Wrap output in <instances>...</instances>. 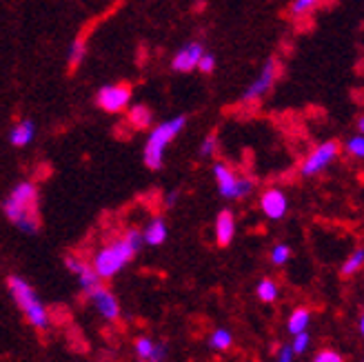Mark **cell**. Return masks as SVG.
<instances>
[{
  "label": "cell",
  "mask_w": 364,
  "mask_h": 362,
  "mask_svg": "<svg viewBox=\"0 0 364 362\" xmlns=\"http://www.w3.org/2000/svg\"><path fill=\"white\" fill-rule=\"evenodd\" d=\"M142 247H144L142 231L140 229H127L124 236L100 247L96 251L94 260H91V265H94L100 280H109V278L118 276L124 269V265H129Z\"/></svg>",
  "instance_id": "cell-1"
},
{
  "label": "cell",
  "mask_w": 364,
  "mask_h": 362,
  "mask_svg": "<svg viewBox=\"0 0 364 362\" xmlns=\"http://www.w3.org/2000/svg\"><path fill=\"white\" fill-rule=\"evenodd\" d=\"M3 213L23 233H38L41 215H38V187L29 180L18 183L3 203Z\"/></svg>",
  "instance_id": "cell-2"
},
{
  "label": "cell",
  "mask_w": 364,
  "mask_h": 362,
  "mask_svg": "<svg viewBox=\"0 0 364 362\" xmlns=\"http://www.w3.org/2000/svg\"><path fill=\"white\" fill-rule=\"evenodd\" d=\"M185 124H187V116H173V118L154 127L147 136V142H144V149H142L144 167L151 169V171L162 169V165H165L167 147L176 140V136L185 129Z\"/></svg>",
  "instance_id": "cell-3"
},
{
  "label": "cell",
  "mask_w": 364,
  "mask_h": 362,
  "mask_svg": "<svg viewBox=\"0 0 364 362\" xmlns=\"http://www.w3.org/2000/svg\"><path fill=\"white\" fill-rule=\"evenodd\" d=\"M7 287H9V294H11L14 302L18 304V309L25 314V318L31 327L33 329H47L49 327V312H47V307L41 302L36 289L21 276H9Z\"/></svg>",
  "instance_id": "cell-4"
},
{
  "label": "cell",
  "mask_w": 364,
  "mask_h": 362,
  "mask_svg": "<svg viewBox=\"0 0 364 362\" xmlns=\"http://www.w3.org/2000/svg\"><path fill=\"white\" fill-rule=\"evenodd\" d=\"M213 178L218 191H220L223 198L227 201H242V198L251 196L253 189H256V183L247 176H238L229 165L225 162H215L213 165Z\"/></svg>",
  "instance_id": "cell-5"
},
{
  "label": "cell",
  "mask_w": 364,
  "mask_h": 362,
  "mask_svg": "<svg viewBox=\"0 0 364 362\" xmlns=\"http://www.w3.org/2000/svg\"><path fill=\"white\" fill-rule=\"evenodd\" d=\"M340 154V144L336 140H326V142H320L318 147H314L311 151L306 154V158L302 160L300 165V174L304 178H314L318 174H322L324 169H329L336 158Z\"/></svg>",
  "instance_id": "cell-6"
},
{
  "label": "cell",
  "mask_w": 364,
  "mask_h": 362,
  "mask_svg": "<svg viewBox=\"0 0 364 362\" xmlns=\"http://www.w3.org/2000/svg\"><path fill=\"white\" fill-rule=\"evenodd\" d=\"M132 102V87L124 82L105 85L96 94V105L107 114H120Z\"/></svg>",
  "instance_id": "cell-7"
},
{
  "label": "cell",
  "mask_w": 364,
  "mask_h": 362,
  "mask_svg": "<svg viewBox=\"0 0 364 362\" xmlns=\"http://www.w3.org/2000/svg\"><path fill=\"white\" fill-rule=\"evenodd\" d=\"M276 78H278V60H276V58H269V60L262 65L258 78L245 89V94H242L240 100H242V102H256V100H260L262 96L269 94V89L273 87Z\"/></svg>",
  "instance_id": "cell-8"
},
{
  "label": "cell",
  "mask_w": 364,
  "mask_h": 362,
  "mask_svg": "<svg viewBox=\"0 0 364 362\" xmlns=\"http://www.w3.org/2000/svg\"><path fill=\"white\" fill-rule=\"evenodd\" d=\"M87 298H89V302L94 304V309L107 320V322H116L118 318H120V302H118V298L109 292L107 287H102V284H98L94 292L91 294H87Z\"/></svg>",
  "instance_id": "cell-9"
},
{
  "label": "cell",
  "mask_w": 364,
  "mask_h": 362,
  "mask_svg": "<svg viewBox=\"0 0 364 362\" xmlns=\"http://www.w3.org/2000/svg\"><path fill=\"white\" fill-rule=\"evenodd\" d=\"M260 209L264 213V218L269 220H282L289 211V198L282 189L269 187L260 196Z\"/></svg>",
  "instance_id": "cell-10"
},
{
  "label": "cell",
  "mask_w": 364,
  "mask_h": 362,
  "mask_svg": "<svg viewBox=\"0 0 364 362\" xmlns=\"http://www.w3.org/2000/svg\"><path fill=\"white\" fill-rule=\"evenodd\" d=\"M65 265H67V269L71 271V274L76 276L78 287L82 289L85 294H91L100 284V276L96 274V269H94V265H91V262H85L78 256H67Z\"/></svg>",
  "instance_id": "cell-11"
},
{
  "label": "cell",
  "mask_w": 364,
  "mask_h": 362,
  "mask_svg": "<svg viewBox=\"0 0 364 362\" xmlns=\"http://www.w3.org/2000/svg\"><path fill=\"white\" fill-rule=\"evenodd\" d=\"M205 47L203 43H187L182 45L171 58V69L178 74H189V71L198 69V60L203 58Z\"/></svg>",
  "instance_id": "cell-12"
},
{
  "label": "cell",
  "mask_w": 364,
  "mask_h": 362,
  "mask_svg": "<svg viewBox=\"0 0 364 362\" xmlns=\"http://www.w3.org/2000/svg\"><path fill=\"white\" fill-rule=\"evenodd\" d=\"M134 351L140 362H165L169 356V349L165 342H158L149 336H140L134 342Z\"/></svg>",
  "instance_id": "cell-13"
},
{
  "label": "cell",
  "mask_w": 364,
  "mask_h": 362,
  "mask_svg": "<svg viewBox=\"0 0 364 362\" xmlns=\"http://www.w3.org/2000/svg\"><path fill=\"white\" fill-rule=\"evenodd\" d=\"M235 215L231 209H223L220 213L215 215V223H213V236L218 247H229L235 238Z\"/></svg>",
  "instance_id": "cell-14"
},
{
  "label": "cell",
  "mask_w": 364,
  "mask_h": 362,
  "mask_svg": "<svg viewBox=\"0 0 364 362\" xmlns=\"http://www.w3.org/2000/svg\"><path fill=\"white\" fill-rule=\"evenodd\" d=\"M167 236H169V229H167L165 218H154L147 223V227L142 229V240L149 247H160L167 240Z\"/></svg>",
  "instance_id": "cell-15"
},
{
  "label": "cell",
  "mask_w": 364,
  "mask_h": 362,
  "mask_svg": "<svg viewBox=\"0 0 364 362\" xmlns=\"http://www.w3.org/2000/svg\"><path fill=\"white\" fill-rule=\"evenodd\" d=\"M33 138H36L33 120H18L9 132V142L14 147H27V144L33 142Z\"/></svg>",
  "instance_id": "cell-16"
},
{
  "label": "cell",
  "mask_w": 364,
  "mask_h": 362,
  "mask_svg": "<svg viewBox=\"0 0 364 362\" xmlns=\"http://www.w3.org/2000/svg\"><path fill=\"white\" fill-rule=\"evenodd\" d=\"M311 318H314V314H311L309 307H296V309L291 312L289 318H287V331L291 336H296L300 331H306L309 324H311Z\"/></svg>",
  "instance_id": "cell-17"
},
{
  "label": "cell",
  "mask_w": 364,
  "mask_h": 362,
  "mask_svg": "<svg viewBox=\"0 0 364 362\" xmlns=\"http://www.w3.org/2000/svg\"><path fill=\"white\" fill-rule=\"evenodd\" d=\"M256 296L260 302L264 304H273L278 298H280V284L273 280V278H262L258 284H256Z\"/></svg>",
  "instance_id": "cell-18"
},
{
  "label": "cell",
  "mask_w": 364,
  "mask_h": 362,
  "mask_svg": "<svg viewBox=\"0 0 364 362\" xmlns=\"http://www.w3.org/2000/svg\"><path fill=\"white\" fill-rule=\"evenodd\" d=\"M127 118H129V122L136 129H144V127L151 124L154 114L149 112L147 105H132V107H127Z\"/></svg>",
  "instance_id": "cell-19"
},
{
  "label": "cell",
  "mask_w": 364,
  "mask_h": 362,
  "mask_svg": "<svg viewBox=\"0 0 364 362\" xmlns=\"http://www.w3.org/2000/svg\"><path fill=\"white\" fill-rule=\"evenodd\" d=\"M362 269H364V249L360 247V249L351 251V253H349V258L342 262V267H340V276H342V278H351V276L360 274Z\"/></svg>",
  "instance_id": "cell-20"
},
{
  "label": "cell",
  "mask_w": 364,
  "mask_h": 362,
  "mask_svg": "<svg viewBox=\"0 0 364 362\" xmlns=\"http://www.w3.org/2000/svg\"><path fill=\"white\" fill-rule=\"evenodd\" d=\"M209 347L213 351H229L233 347V334L225 327H218L209 336Z\"/></svg>",
  "instance_id": "cell-21"
},
{
  "label": "cell",
  "mask_w": 364,
  "mask_h": 362,
  "mask_svg": "<svg viewBox=\"0 0 364 362\" xmlns=\"http://www.w3.org/2000/svg\"><path fill=\"white\" fill-rule=\"evenodd\" d=\"M87 58V41L85 38H76L74 43L69 45V56H67V65L71 71H76L82 60Z\"/></svg>",
  "instance_id": "cell-22"
},
{
  "label": "cell",
  "mask_w": 364,
  "mask_h": 362,
  "mask_svg": "<svg viewBox=\"0 0 364 362\" xmlns=\"http://www.w3.org/2000/svg\"><path fill=\"white\" fill-rule=\"evenodd\" d=\"M291 258H294V251H291L289 245L284 243H278V245H273L271 247V253H269V260L273 267H284L291 262Z\"/></svg>",
  "instance_id": "cell-23"
},
{
  "label": "cell",
  "mask_w": 364,
  "mask_h": 362,
  "mask_svg": "<svg viewBox=\"0 0 364 362\" xmlns=\"http://www.w3.org/2000/svg\"><path fill=\"white\" fill-rule=\"evenodd\" d=\"M294 340H291V349H294L296 356H302L306 353L309 349H311V336H309V331H300L296 336H291Z\"/></svg>",
  "instance_id": "cell-24"
},
{
  "label": "cell",
  "mask_w": 364,
  "mask_h": 362,
  "mask_svg": "<svg viewBox=\"0 0 364 362\" xmlns=\"http://www.w3.org/2000/svg\"><path fill=\"white\" fill-rule=\"evenodd\" d=\"M344 149H347L349 156H353L358 160H364V136L362 134L351 136L347 142H344Z\"/></svg>",
  "instance_id": "cell-25"
},
{
  "label": "cell",
  "mask_w": 364,
  "mask_h": 362,
  "mask_svg": "<svg viewBox=\"0 0 364 362\" xmlns=\"http://www.w3.org/2000/svg\"><path fill=\"white\" fill-rule=\"evenodd\" d=\"M215 149H218V136L215 134H209L203 140V144H200L198 154H200V158H213L215 156Z\"/></svg>",
  "instance_id": "cell-26"
},
{
  "label": "cell",
  "mask_w": 364,
  "mask_h": 362,
  "mask_svg": "<svg viewBox=\"0 0 364 362\" xmlns=\"http://www.w3.org/2000/svg\"><path fill=\"white\" fill-rule=\"evenodd\" d=\"M314 362H344V356L331 347H326V349H320L316 356H314Z\"/></svg>",
  "instance_id": "cell-27"
},
{
  "label": "cell",
  "mask_w": 364,
  "mask_h": 362,
  "mask_svg": "<svg viewBox=\"0 0 364 362\" xmlns=\"http://www.w3.org/2000/svg\"><path fill=\"white\" fill-rule=\"evenodd\" d=\"M318 3H320V0H296V3L291 5V14H294V16H306L309 11L316 9Z\"/></svg>",
  "instance_id": "cell-28"
},
{
  "label": "cell",
  "mask_w": 364,
  "mask_h": 362,
  "mask_svg": "<svg viewBox=\"0 0 364 362\" xmlns=\"http://www.w3.org/2000/svg\"><path fill=\"white\" fill-rule=\"evenodd\" d=\"M213 69H215V56L205 51L203 58L198 60V71H203V74H213Z\"/></svg>",
  "instance_id": "cell-29"
},
{
  "label": "cell",
  "mask_w": 364,
  "mask_h": 362,
  "mask_svg": "<svg viewBox=\"0 0 364 362\" xmlns=\"http://www.w3.org/2000/svg\"><path fill=\"white\" fill-rule=\"evenodd\" d=\"M276 362H296V353L291 349V345H282L276 353Z\"/></svg>",
  "instance_id": "cell-30"
},
{
  "label": "cell",
  "mask_w": 364,
  "mask_h": 362,
  "mask_svg": "<svg viewBox=\"0 0 364 362\" xmlns=\"http://www.w3.org/2000/svg\"><path fill=\"white\" fill-rule=\"evenodd\" d=\"M176 201H178V191H169L167 198H165V205H167V207H173Z\"/></svg>",
  "instance_id": "cell-31"
},
{
  "label": "cell",
  "mask_w": 364,
  "mask_h": 362,
  "mask_svg": "<svg viewBox=\"0 0 364 362\" xmlns=\"http://www.w3.org/2000/svg\"><path fill=\"white\" fill-rule=\"evenodd\" d=\"M358 331H360V338L364 340V312H362L360 318H358Z\"/></svg>",
  "instance_id": "cell-32"
},
{
  "label": "cell",
  "mask_w": 364,
  "mask_h": 362,
  "mask_svg": "<svg viewBox=\"0 0 364 362\" xmlns=\"http://www.w3.org/2000/svg\"><path fill=\"white\" fill-rule=\"evenodd\" d=\"M358 132L364 136V116H360V118H358Z\"/></svg>",
  "instance_id": "cell-33"
},
{
  "label": "cell",
  "mask_w": 364,
  "mask_h": 362,
  "mask_svg": "<svg viewBox=\"0 0 364 362\" xmlns=\"http://www.w3.org/2000/svg\"><path fill=\"white\" fill-rule=\"evenodd\" d=\"M360 362H364V358H362V360H360Z\"/></svg>",
  "instance_id": "cell-34"
}]
</instances>
